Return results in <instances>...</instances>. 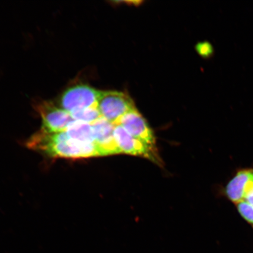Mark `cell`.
I'll return each instance as SVG.
<instances>
[{
  "label": "cell",
  "instance_id": "obj_2",
  "mask_svg": "<svg viewBox=\"0 0 253 253\" xmlns=\"http://www.w3.org/2000/svg\"><path fill=\"white\" fill-rule=\"evenodd\" d=\"M97 107L101 116L114 125L125 114L135 109L128 94L117 91H100Z\"/></svg>",
  "mask_w": 253,
  "mask_h": 253
},
{
  "label": "cell",
  "instance_id": "obj_7",
  "mask_svg": "<svg viewBox=\"0 0 253 253\" xmlns=\"http://www.w3.org/2000/svg\"><path fill=\"white\" fill-rule=\"evenodd\" d=\"M114 137L121 153L154 160L153 148L134 137L122 126L115 125Z\"/></svg>",
  "mask_w": 253,
  "mask_h": 253
},
{
  "label": "cell",
  "instance_id": "obj_4",
  "mask_svg": "<svg viewBox=\"0 0 253 253\" xmlns=\"http://www.w3.org/2000/svg\"><path fill=\"white\" fill-rule=\"evenodd\" d=\"M42 119V130L50 133L65 131L74 121L71 114L52 102H43L36 107Z\"/></svg>",
  "mask_w": 253,
  "mask_h": 253
},
{
  "label": "cell",
  "instance_id": "obj_3",
  "mask_svg": "<svg viewBox=\"0 0 253 253\" xmlns=\"http://www.w3.org/2000/svg\"><path fill=\"white\" fill-rule=\"evenodd\" d=\"M99 92L87 84L73 85L63 91L59 100V105L69 113L97 106Z\"/></svg>",
  "mask_w": 253,
  "mask_h": 253
},
{
  "label": "cell",
  "instance_id": "obj_9",
  "mask_svg": "<svg viewBox=\"0 0 253 253\" xmlns=\"http://www.w3.org/2000/svg\"><path fill=\"white\" fill-rule=\"evenodd\" d=\"M65 132L69 137L75 140L86 143H95L93 129L88 123L74 120L69 125Z\"/></svg>",
  "mask_w": 253,
  "mask_h": 253
},
{
  "label": "cell",
  "instance_id": "obj_13",
  "mask_svg": "<svg viewBox=\"0 0 253 253\" xmlns=\"http://www.w3.org/2000/svg\"><path fill=\"white\" fill-rule=\"evenodd\" d=\"M244 201L253 207V183L246 190Z\"/></svg>",
  "mask_w": 253,
  "mask_h": 253
},
{
  "label": "cell",
  "instance_id": "obj_10",
  "mask_svg": "<svg viewBox=\"0 0 253 253\" xmlns=\"http://www.w3.org/2000/svg\"><path fill=\"white\" fill-rule=\"evenodd\" d=\"M70 114L76 121L84 122L90 125L102 117L97 106L74 111Z\"/></svg>",
  "mask_w": 253,
  "mask_h": 253
},
{
  "label": "cell",
  "instance_id": "obj_1",
  "mask_svg": "<svg viewBox=\"0 0 253 253\" xmlns=\"http://www.w3.org/2000/svg\"><path fill=\"white\" fill-rule=\"evenodd\" d=\"M28 145L53 157L77 159L100 156L96 144L75 140L65 131L50 133L41 129L28 141Z\"/></svg>",
  "mask_w": 253,
  "mask_h": 253
},
{
  "label": "cell",
  "instance_id": "obj_12",
  "mask_svg": "<svg viewBox=\"0 0 253 253\" xmlns=\"http://www.w3.org/2000/svg\"><path fill=\"white\" fill-rule=\"evenodd\" d=\"M198 51L202 56H208L211 52V47L208 43H199L197 46Z\"/></svg>",
  "mask_w": 253,
  "mask_h": 253
},
{
  "label": "cell",
  "instance_id": "obj_8",
  "mask_svg": "<svg viewBox=\"0 0 253 253\" xmlns=\"http://www.w3.org/2000/svg\"><path fill=\"white\" fill-rule=\"evenodd\" d=\"M253 183V168L240 169L226 186L224 194L235 205L244 201L246 190Z\"/></svg>",
  "mask_w": 253,
  "mask_h": 253
},
{
  "label": "cell",
  "instance_id": "obj_5",
  "mask_svg": "<svg viewBox=\"0 0 253 253\" xmlns=\"http://www.w3.org/2000/svg\"><path fill=\"white\" fill-rule=\"evenodd\" d=\"M115 125H120L129 134L152 148H154L156 138L146 120L137 109L129 111L120 118Z\"/></svg>",
  "mask_w": 253,
  "mask_h": 253
},
{
  "label": "cell",
  "instance_id": "obj_6",
  "mask_svg": "<svg viewBox=\"0 0 253 253\" xmlns=\"http://www.w3.org/2000/svg\"><path fill=\"white\" fill-rule=\"evenodd\" d=\"M91 125L100 156L121 154L114 137L115 125L101 117Z\"/></svg>",
  "mask_w": 253,
  "mask_h": 253
},
{
  "label": "cell",
  "instance_id": "obj_11",
  "mask_svg": "<svg viewBox=\"0 0 253 253\" xmlns=\"http://www.w3.org/2000/svg\"><path fill=\"white\" fill-rule=\"evenodd\" d=\"M240 216L253 228V207L243 201L236 204Z\"/></svg>",
  "mask_w": 253,
  "mask_h": 253
}]
</instances>
